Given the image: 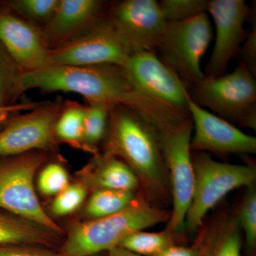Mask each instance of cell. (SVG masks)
I'll use <instances>...</instances> for the list:
<instances>
[{"mask_svg": "<svg viewBox=\"0 0 256 256\" xmlns=\"http://www.w3.org/2000/svg\"><path fill=\"white\" fill-rule=\"evenodd\" d=\"M22 94L32 89L50 94L70 92L82 96L88 104L112 108L124 106L140 114L156 129L166 127L173 114L150 100L134 85L127 70L116 64L50 66L24 72Z\"/></svg>", "mask_w": 256, "mask_h": 256, "instance_id": "obj_1", "label": "cell"}, {"mask_svg": "<svg viewBox=\"0 0 256 256\" xmlns=\"http://www.w3.org/2000/svg\"><path fill=\"white\" fill-rule=\"evenodd\" d=\"M102 142L104 153L119 158L134 172L148 203L168 208L171 190L159 131L134 111L116 106L110 110Z\"/></svg>", "mask_w": 256, "mask_h": 256, "instance_id": "obj_2", "label": "cell"}, {"mask_svg": "<svg viewBox=\"0 0 256 256\" xmlns=\"http://www.w3.org/2000/svg\"><path fill=\"white\" fill-rule=\"evenodd\" d=\"M171 214V210L152 206L140 191L119 213L73 224L56 255L92 256L108 252L130 234L168 222Z\"/></svg>", "mask_w": 256, "mask_h": 256, "instance_id": "obj_3", "label": "cell"}, {"mask_svg": "<svg viewBox=\"0 0 256 256\" xmlns=\"http://www.w3.org/2000/svg\"><path fill=\"white\" fill-rule=\"evenodd\" d=\"M194 172L193 198L184 223V232L194 234L207 214L229 192L256 184V169L252 165L220 162L204 152H192Z\"/></svg>", "mask_w": 256, "mask_h": 256, "instance_id": "obj_4", "label": "cell"}, {"mask_svg": "<svg viewBox=\"0 0 256 256\" xmlns=\"http://www.w3.org/2000/svg\"><path fill=\"white\" fill-rule=\"evenodd\" d=\"M47 160L42 151L0 158V210L63 236V229L44 210L35 190V175Z\"/></svg>", "mask_w": 256, "mask_h": 256, "instance_id": "obj_5", "label": "cell"}, {"mask_svg": "<svg viewBox=\"0 0 256 256\" xmlns=\"http://www.w3.org/2000/svg\"><path fill=\"white\" fill-rule=\"evenodd\" d=\"M192 100L230 124L256 130V76L242 62L230 73L192 85Z\"/></svg>", "mask_w": 256, "mask_h": 256, "instance_id": "obj_6", "label": "cell"}, {"mask_svg": "<svg viewBox=\"0 0 256 256\" xmlns=\"http://www.w3.org/2000/svg\"><path fill=\"white\" fill-rule=\"evenodd\" d=\"M193 122L188 118L181 124L160 131L162 151L169 175L172 210L166 228L184 232V223L194 188L192 159Z\"/></svg>", "mask_w": 256, "mask_h": 256, "instance_id": "obj_7", "label": "cell"}, {"mask_svg": "<svg viewBox=\"0 0 256 256\" xmlns=\"http://www.w3.org/2000/svg\"><path fill=\"white\" fill-rule=\"evenodd\" d=\"M212 38L210 16L202 13L184 21L166 23L156 50L180 78L192 86L205 77L201 60Z\"/></svg>", "mask_w": 256, "mask_h": 256, "instance_id": "obj_8", "label": "cell"}, {"mask_svg": "<svg viewBox=\"0 0 256 256\" xmlns=\"http://www.w3.org/2000/svg\"><path fill=\"white\" fill-rule=\"evenodd\" d=\"M130 55L104 14L86 31L50 50L44 67L100 64L124 66Z\"/></svg>", "mask_w": 256, "mask_h": 256, "instance_id": "obj_9", "label": "cell"}, {"mask_svg": "<svg viewBox=\"0 0 256 256\" xmlns=\"http://www.w3.org/2000/svg\"><path fill=\"white\" fill-rule=\"evenodd\" d=\"M124 67L144 96L175 114L190 117V95L186 84L154 50L132 54Z\"/></svg>", "mask_w": 256, "mask_h": 256, "instance_id": "obj_10", "label": "cell"}, {"mask_svg": "<svg viewBox=\"0 0 256 256\" xmlns=\"http://www.w3.org/2000/svg\"><path fill=\"white\" fill-rule=\"evenodd\" d=\"M62 98L18 114L0 130V158L34 151L54 150L58 144L55 124L64 105Z\"/></svg>", "mask_w": 256, "mask_h": 256, "instance_id": "obj_11", "label": "cell"}, {"mask_svg": "<svg viewBox=\"0 0 256 256\" xmlns=\"http://www.w3.org/2000/svg\"><path fill=\"white\" fill-rule=\"evenodd\" d=\"M104 16L130 54L156 50L166 25L156 0L114 3Z\"/></svg>", "mask_w": 256, "mask_h": 256, "instance_id": "obj_12", "label": "cell"}, {"mask_svg": "<svg viewBox=\"0 0 256 256\" xmlns=\"http://www.w3.org/2000/svg\"><path fill=\"white\" fill-rule=\"evenodd\" d=\"M207 14L214 22V46L207 64L205 77L225 74L229 62L238 55L248 33L244 28L250 8L244 0H210Z\"/></svg>", "mask_w": 256, "mask_h": 256, "instance_id": "obj_13", "label": "cell"}, {"mask_svg": "<svg viewBox=\"0 0 256 256\" xmlns=\"http://www.w3.org/2000/svg\"><path fill=\"white\" fill-rule=\"evenodd\" d=\"M188 112L193 122L192 152H212L218 154H255L256 138L242 132L234 124L204 108L190 96Z\"/></svg>", "mask_w": 256, "mask_h": 256, "instance_id": "obj_14", "label": "cell"}, {"mask_svg": "<svg viewBox=\"0 0 256 256\" xmlns=\"http://www.w3.org/2000/svg\"><path fill=\"white\" fill-rule=\"evenodd\" d=\"M0 44L23 72L44 66L50 50L42 28L6 4L0 8Z\"/></svg>", "mask_w": 256, "mask_h": 256, "instance_id": "obj_15", "label": "cell"}, {"mask_svg": "<svg viewBox=\"0 0 256 256\" xmlns=\"http://www.w3.org/2000/svg\"><path fill=\"white\" fill-rule=\"evenodd\" d=\"M106 4L100 0H60L52 20L42 28L50 50L97 22L105 13Z\"/></svg>", "mask_w": 256, "mask_h": 256, "instance_id": "obj_16", "label": "cell"}, {"mask_svg": "<svg viewBox=\"0 0 256 256\" xmlns=\"http://www.w3.org/2000/svg\"><path fill=\"white\" fill-rule=\"evenodd\" d=\"M79 181L88 190L140 191L138 176L124 162L102 152L94 158L78 173Z\"/></svg>", "mask_w": 256, "mask_h": 256, "instance_id": "obj_17", "label": "cell"}, {"mask_svg": "<svg viewBox=\"0 0 256 256\" xmlns=\"http://www.w3.org/2000/svg\"><path fill=\"white\" fill-rule=\"evenodd\" d=\"M62 236L18 216L0 210V247L34 246L52 248Z\"/></svg>", "mask_w": 256, "mask_h": 256, "instance_id": "obj_18", "label": "cell"}, {"mask_svg": "<svg viewBox=\"0 0 256 256\" xmlns=\"http://www.w3.org/2000/svg\"><path fill=\"white\" fill-rule=\"evenodd\" d=\"M205 223L208 256H242V230L235 214H220Z\"/></svg>", "mask_w": 256, "mask_h": 256, "instance_id": "obj_19", "label": "cell"}, {"mask_svg": "<svg viewBox=\"0 0 256 256\" xmlns=\"http://www.w3.org/2000/svg\"><path fill=\"white\" fill-rule=\"evenodd\" d=\"M186 235L168 228L160 232L138 230L124 237L118 247L140 256H154L176 245H183Z\"/></svg>", "mask_w": 256, "mask_h": 256, "instance_id": "obj_20", "label": "cell"}, {"mask_svg": "<svg viewBox=\"0 0 256 256\" xmlns=\"http://www.w3.org/2000/svg\"><path fill=\"white\" fill-rule=\"evenodd\" d=\"M84 112L85 106L76 101H64L55 124V136L58 143H66L87 152L84 142Z\"/></svg>", "mask_w": 256, "mask_h": 256, "instance_id": "obj_21", "label": "cell"}, {"mask_svg": "<svg viewBox=\"0 0 256 256\" xmlns=\"http://www.w3.org/2000/svg\"><path fill=\"white\" fill-rule=\"evenodd\" d=\"M140 191L98 190L92 192L84 208L87 220L110 216L127 208L139 195Z\"/></svg>", "mask_w": 256, "mask_h": 256, "instance_id": "obj_22", "label": "cell"}, {"mask_svg": "<svg viewBox=\"0 0 256 256\" xmlns=\"http://www.w3.org/2000/svg\"><path fill=\"white\" fill-rule=\"evenodd\" d=\"M110 110L104 106H85L84 120V142L87 152L98 154V146L104 140L107 130Z\"/></svg>", "mask_w": 256, "mask_h": 256, "instance_id": "obj_23", "label": "cell"}, {"mask_svg": "<svg viewBox=\"0 0 256 256\" xmlns=\"http://www.w3.org/2000/svg\"><path fill=\"white\" fill-rule=\"evenodd\" d=\"M23 73L0 44V107L16 104L22 94L20 80Z\"/></svg>", "mask_w": 256, "mask_h": 256, "instance_id": "obj_24", "label": "cell"}, {"mask_svg": "<svg viewBox=\"0 0 256 256\" xmlns=\"http://www.w3.org/2000/svg\"><path fill=\"white\" fill-rule=\"evenodd\" d=\"M60 0H11L5 4L28 22L43 28L54 14Z\"/></svg>", "mask_w": 256, "mask_h": 256, "instance_id": "obj_25", "label": "cell"}, {"mask_svg": "<svg viewBox=\"0 0 256 256\" xmlns=\"http://www.w3.org/2000/svg\"><path fill=\"white\" fill-rule=\"evenodd\" d=\"M235 215L244 232L247 250L252 254L256 248V184L246 188Z\"/></svg>", "mask_w": 256, "mask_h": 256, "instance_id": "obj_26", "label": "cell"}, {"mask_svg": "<svg viewBox=\"0 0 256 256\" xmlns=\"http://www.w3.org/2000/svg\"><path fill=\"white\" fill-rule=\"evenodd\" d=\"M160 10L166 23L184 21L207 13L206 0H162Z\"/></svg>", "mask_w": 256, "mask_h": 256, "instance_id": "obj_27", "label": "cell"}, {"mask_svg": "<svg viewBox=\"0 0 256 256\" xmlns=\"http://www.w3.org/2000/svg\"><path fill=\"white\" fill-rule=\"evenodd\" d=\"M88 191L80 182L70 184L65 190L56 195L50 205L52 215L62 217L74 213L85 202Z\"/></svg>", "mask_w": 256, "mask_h": 256, "instance_id": "obj_28", "label": "cell"}, {"mask_svg": "<svg viewBox=\"0 0 256 256\" xmlns=\"http://www.w3.org/2000/svg\"><path fill=\"white\" fill-rule=\"evenodd\" d=\"M69 184L68 172L60 163L46 164L40 172L38 188L45 196H56Z\"/></svg>", "mask_w": 256, "mask_h": 256, "instance_id": "obj_29", "label": "cell"}, {"mask_svg": "<svg viewBox=\"0 0 256 256\" xmlns=\"http://www.w3.org/2000/svg\"><path fill=\"white\" fill-rule=\"evenodd\" d=\"M208 234L206 224L204 222L192 246H174L154 256H208Z\"/></svg>", "mask_w": 256, "mask_h": 256, "instance_id": "obj_30", "label": "cell"}, {"mask_svg": "<svg viewBox=\"0 0 256 256\" xmlns=\"http://www.w3.org/2000/svg\"><path fill=\"white\" fill-rule=\"evenodd\" d=\"M240 62L244 64L254 76L256 72V26L248 34L239 52Z\"/></svg>", "mask_w": 256, "mask_h": 256, "instance_id": "obj_31", "label": "cell"}, {"mask_svg": "<svg viewBox=\"0 0 256 256\" xmlns=\"http://www.w3.org/2000/svg\"><path fill=\"white\" fill-rule=\"evenodd\" d=\"M0 256H56L46 248L34 246L0 247Z\"/></svg>", "mask_w": 256, "mask_h": 256, "instance_id": "obj_32", "label": "cell"}, {"mask_svg": "<svg viewBox=\"0 0 256 256\" xmlns=\"http://www.w3.org/2000/svg\"><path fill=\"white\" fill-rule=\"evenodd\" d=\"M41 104L42 102L24 101L18 104L16 102L13 105L0 107V130L16 116L22 114V112L31 110Z\"/></svg>", "mask_w": 256, "mask_h": 256, "instance_id": "obj_33", "label": "cell"}, {"mask_svg": "<svg viewBox=\"0 0 256 256\" xmlns=\"http://www.w3.org/2000/svg\"><path fill=\"white\" fill-rule=\"evenodd\" d=\"M107 254L108 256H140L118 246L111 249Z\"/></svg>", "mask_w": 256, "mask_h": 256, "instance_id": "obj_34", "label": "cell"}, {"mask_svg": "<svg viewBox=\"0 0 256 256\" xmlns=\"http://www.w3.org/2000/svg\"><path fill=\"white\" fill-rule=\"evenodd\" d=\"M101 254H98V255L92 256H108L107 252H105V255H101Z\"/></svg>", "mask_w": 256, "mask_h": 256, "instance_id": "obj_35", "label": "cell"}]
</instances>
